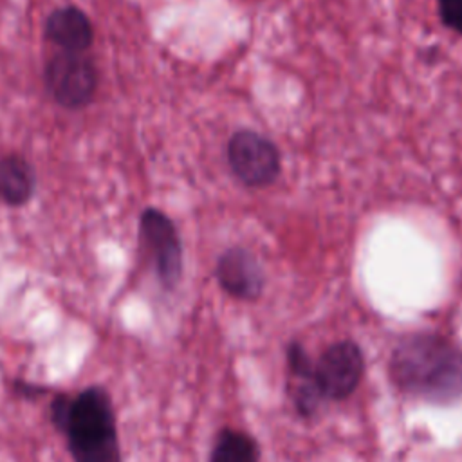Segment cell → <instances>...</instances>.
<instances>
[{
  "label": "cell",
  "mask_w": 462,
  "mask_h": 462,
  "mask_svg": "<svg viewBox=\"0 0 462 462\" xmlns=\"http://www.w3.org/2000/svg\"><path fill=\"white\" fill-rule=\"evenodd\" d=\"M388 377L411 399L453 404L462 399V348L439 332L406 334L390 352Z\"/></svg>",
  "instance_id": "1"
},
{
  "label": "cell",
  "mask_w": 462,
  "mask_h": 462,
  "mask_svg": "<svg viewBox=\"0 0 462 462\" xmlns=\"http://www.w3.org/2000/svg\"><path fill=\"white\" fill-rule=\"evenodd\" d=\"M51 420L65 435L74 462H121L114 406L105 388L54 395Z\"/></svg>",
  "instance_id": "2"
},
{
  "label": "cell",
  "mask_w": 462,
  "mask_h": 462,
  "mask_svg": "<svg viewBox=\"0 0 462 462\" xmlns=\"http://www.w3.org/2000/svg\"><path fill=\"white\" fill-rule=\"evenodd\" d=\"M366 372L365 352L354 339L330 343L314 361V381L325 402L346 401Z\"/></svg>",
  "instance_id": "3"
},
{
  "label": "cell",
  "mask_w": 462,
  "mask_h": 462,
  "mask_svg": "<svg viewBox=\"0 0 462 462\" xmlns=\"http://www.w3.org/2000/svg\"><path fill=\"white\" fill-rule=\"evenodd\" d=\"M45 87L52 99L65 108L90 103L97 87V72L83 52H56L45 65Z\"/></svg>",
  "instance_id": "4"
},
{
  "label": "cell",
  "mask_w": 462,
  "mask_h": 462,
  "mask_svg": "<svg viewBox=\"0 0 462 462\" xmlns=\"http://www.w3.org/2000/svg\"><path fill=\"white\" fill-rule=\"evenodd\" d=\"M139 236L161 285L173 291L182 278V245L173 222L162 211L146 208L139 218Z\"/></svg>",
  "instance_id": "5"
},
{
  "label": "cell",
  "mask_w": 462,
  "mask_h": 462,
  "mask_svg": "<svg viewBox=\"0 0 462 462\" xmlns=\"http://www.w3.org/2000/svg\"><path fill=\"white\" fill-rule=\"evenodd\" d=\"M227 162L235 177L249 188H263L280 175L274 143L253 130H238L227 143Z\"/></svg>",
  "instance_id": "6"
},
{
  "label": "cell",
  "mask_w": 462,
  "mask_h": 462,
  "mask_svg": "<svg viewBox=\"0 0 462 462\" xmlns=\"http://www.w3.org/2000/svg\"><path fill=\"white\" fill-rule=\"evenodd\" d=\"M220 289L235 300L256 301L265 287V274L256 256L244 247L224 251L215 267Z\"/></svg>",
  "instance_id": "7"
},
{
  "label": "cell",
  "mask_w": 462,
  "mask_h": 462,
  "mask_svg": "<svg viewBox=\"0 0 462 462\" xmlns=\"http://www.w3.org/2000/svg\"><path fill=\"white\" fill-rule=\"evenodd\" d=\"M285 359L289 379L292 381V384H289V392L292 397L294 410L301 419H310L325 402L314 381V359L309 356V352L298 339H292L287 345Z\"/></svg>",
  "instance_id": "8"
},
{
  "label": "cell",
  "mask_w": 462,
  "mask_h": 462,
  "mask_svg": "<svg viewBox=\"0 0 462 462\" xmlns=\"http://www.w3.org/2000/svg\"><path fill=\"white\" fill-rule=\"evenodd\" d=\"M45 38L67 52H85L94 40L88 16L76 5L54 9L43 27Z\"/></svg>",
  "instance_id": "9"
},
{
  "label": "cell",
  "mask_w": 462,
  "mask_h": 462,
  "mask_svg": "<svg viewBox=\"0 0 462 462\" xmlns=\"http://www.w3.org/2000/svg\"><path fill=\"white\" fill-rule=\"evenodd\" d=\"M34 170L22 155L0 159V199L9 206L25 204L34 191Z\"/></svg>",
  "instance_id": "10"
},
{
  "label": "cell",
  "mask_w": 462,
  "mask_h": 462,
  "mask_svg": "<svg viewBox=\"0 0 462 462\" xmlns=\"http://www.w3.org/2000/svg\"><path fill=\"white\" fill-rule=\"evenodd\" d=\"M209 462H260V446L244 430L222 428L209 451Z\"/></svg>",
  "instance_id": "11"
},
{
  "label": "cell",
  "mask_w": 462,
  "mask_h": 462,
  "mask_svg": "<svg viewBox=\"0 0 462 462\" xmlns=\"http://www.w3.org/2000/svg\"><path fill=\"white\" fill-rule=\"evenodd\" d=\"M439 13L444 25L462 34V0H439Z\"/></svg>",
  "instance_id": "12"
},
{
  "label": "cell",
  "mask_w": 462,
  "mask_h": 462,
  "mask_svg": "<svg viewBox=\"0 0 462 462\" xmlns=\"http://www.w3.org/2000/svg\"><path fill=\"white\" fill-rule=\"evenodd\" d=\"M14 392H16V393H22V395H25V397H34V395L43 393V388H42V386H34V384H31V383H20V381H16V383H14Z\"/></svg>",
  "instance_id": "13"
}]
</instances>
